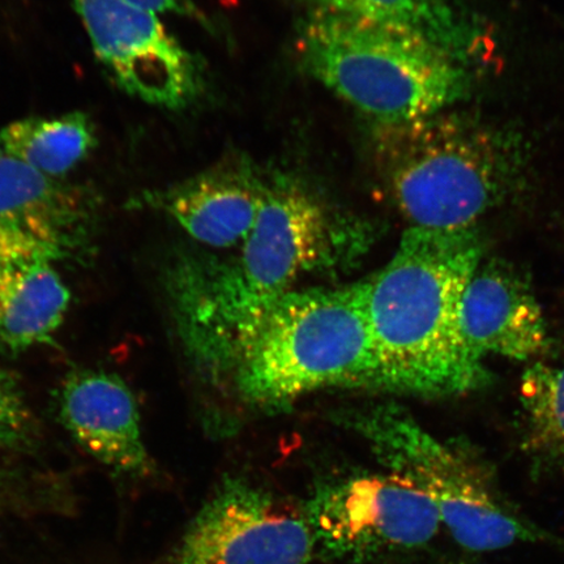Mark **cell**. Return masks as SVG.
<instances>
[{
	"mask_svg": "<svg viewBox=\"0 0 564 564\" xmlns=\"http://www.w3.org/2000/svg\"><path fill=\"white\" fill-rule=\"evenodd\" d=\"M232 376L246 403L260 408L292 404L329 387L370 388L366 281L284 295L260 324Z\"/></svg>",
	"mask_w": 564,
	"mask_h": 564,
	"instance_id": "obj_5",
	"label": "cell"
},
{
	"mask_svg": "<svg viewBox=\"0 0 564 564\" xmlns=\"http://www.w3.org/2000/svg\"><path fill=\"white\" fill-rule=\"evenodd\" d=\"M102 215L94 186L0 159V249L42 252L56 263L87 262Z\"/></svg>",
	"mask_w": 564,
	"mask_h": 564,
	"instance_id": "obj_10",
	"label": "cell"
},
{
	"mask_svg": "<svg viewBox=\"0 0 564 564\" xmlns=\"http://www.w3.org/2000/svg\"><path fill=\"white\" fill-rule=\"evenodd\" d=\"M368 231L338 216L300 180L264 182L262 206L241 251L227 259L183 258L165 286L187 356L210 377L235 371L272 307L307 273L351 262Z\"/></svg>",
	"mask_w": 564,
	"mask_h": 564,
	"instance_id": "obj_1",
	"label": "cell"
},
{
	"mask_svg": "<svg viewBox=\"0 0 564 564\" xmlns=\"http://www.w3.org/2000/svg\"><path fill=\"white\" fill-rule=\"evenodd\" d=\"M376 150L388 192L412 227H476L525 178L527 152L518 135L444 111L378 126Z\"/></svg>",
	"mask_w": 564,
	"mask_h": 564,
	"instance_id": "obj_3",
	"label": "cell"
},
{
	"mask_svg": "<svg viewBox=\"0 0 564 564\" xmlns=\"http://www.w3.org/2000/svg\"><path fill=\"white\" fill-rule=\"evenodd\" d=\"M264 182L249 165L227 164L165 188L147 189L131 204L171 217L197 242L229 249L241 245L256 225Z\"/></svg>",
	"mask_w": 564,
	"mask_h": 564,
	"instance_id": "obj_12",
	"label": "cell"
},
{
	"mask_svg": "<svg viewBox=\"0 0 564 564\" xmlns=\"http://www.w3.org/2000/svg\"><path fill=\"white\" fill-rule=\"evenodd\" d=\"M312 10L338 13L420 35L457 61L478 53L479 33L446 0H308Z\"/></svg>",
	"mask_w": 564,
	"mask_h": 564,
	"instance_id": "obj_15",
	"label": "cell"
},
{
	"mask_svg": "<svg viewBox=\"0 0 564 564\" xmlns=\"http://www.w3.org/2000/svg\"><path fill=\"white\" fill-rule=\"evenodd\" d=\"M32 435L30 409L15 382L0 369V449H21Z\"/></svg>",
	"mask_w": 564,
	"mask_h": 564,
	"instance_id": "obj_18",
	"label": "cell"
},
{
	"mask_svg": "<svg viewBox=\"0 0 564 564\" xmlns=\"http://www.w3.org/2000/svg\"><path fill=\"white\" fill-rule=\"evenodd\" d=\"M97 145L96 126L86 112L26 118L0 127V159L66 178Z\"/></svg>",
	"mask_w": 564,
	"mask_h": 564,
	"instance_id": "obj_16",
	"label": "cell"
},
{
	"mask_svg": "<svg viewBox=\"0 0 564 564\" xmlns=\"http://www.w3.org/2000/svg\"><path fill=\"white\" fill-rule=\"evenodd\" d=\"M59 419L73 438L116 474L139 477L152 469L135 397L117 373L70 372L62 383Z\"/></svg>",
	"mask_w": 564,
	"mask_h": 564,
	"instance_id": "obj_11",
	"label": "cell"
},
{
	"mask_svg": "<svg viewBox=\"0 0 564 564\" xmlns=\"http://www.w3.org/2000/svg\"><path fill=\"white\" fill-rule=\"evenodd\" d=\"M315 544L306 513L228 478L188 525L172 564H312Z\"/></svg>",
	"mask_w": 564,
	"mask_h": 564,
	"instance_id": "obj_8",
	"label": "cell"
},
{
	"mask_svg": "<svg viewBox=\"0 0 564 564\" xmlns=\"http://www.w3.org/2000/svg\"><path fill=\"white\" fill-rule=\"evenodd\" d=\"M55 260L31 250L0 249V345L21 352L51 343L70 294Z\"/></svg>",
	"mask_w": 564,
	"mask_h": 564,
	"instance_id": "obj_14",
	"label": "cell"
},
{
	"mask_svg": "<svg viewBox=\"0 0 564 564\" xmlns=\"http://www.w3.org/2000/svg\"><path fill=\"white\" fill-rule=\"evenodd\" d=\"M127 2L154 13H174V15L194 19L200 21L202 24H208V19L204 17V13L193 0H127Z\"/></svg>",
	"mask_w": 564,
	"mask_h": 564,
	"instance_id": "obj_19",
	"label": "cell"
},
{
	"mask_svg": "<svg viewBox=\"0 0 564 564\" xmlns=\"http://www.w3.org/2000/svg\"><path fill=\"white\" fill-rule=\"evenodd\" d=\"M316 544L340 558L426 545L442 519L425 492L394 475H369L323 486L306 506Z\"/></svg>",
	"mask_w": 564,
	"mask_h": 564,
	"instance_id": "obj_7",
	"label": "cell"
},
{
	"mask_svg": "<svg viewBox=\"0 0 564 564\" xmlns=\"http://www.w3.org/2000/svg\"><path fill=\"white\" fill-rule=\"evenodd\" d=\"M95 54L126 94L171 110L203 87L199 62L158 18L127 0H73Z\"/></svg>",
	"mask_w": 564,
	"mask_h": 564,
	"instance_id": "obj_9",
	"label": "cell"
},
{
	"mask_svg": "<svg viewBox=\"0 0 564 564\" xmlns=\"http://www.w3.org/2000/svg\"><path fill=\"white\" fill-rule=\"evenodd\" d=\"M369 444L391 475L433 500L442 524L471 552H497L523 542H556L506 502L488 470L447 442L436 440L403 406L347 409L337 417Z\"/></svg>",
	"mask_w": 564,
	"mask_h": 564,
	"instance_id": "obj_6",
	"label": "cell"
},
{
	"mask_svg": "<svg viewBox=\"0 0 564 564\" xmlns=\"http://www.w3.org/2000/svg\"><path fill=\"white\" fill-rule=\"evenodd\" d=\"M476 227H411L382 271L366 281L372 348L370 388L422 398L457 397L490 383L465 341L460 305L481 262Z\"/></svg>",
	"mask_w": 564,
	"mask_h": 564,
	"instance_id": "obj_2",
	"label": "cell"
},
{
	"mask_svg": "<svg viewBox=\"0 0 564 564\" xmlns=\"http://www.w3.org/2000/svg\"><path fill=\"white\" fill-rule=\"evenodd\" d=\"M297 52L306 73L378 126L438 115L467 95L462 62L420 35L312 10Z\"/></svg>",
	"mask_w": 564,
	"mask_h": 564,
	"instance_id": "obj_4",
	"label": "cell"
},
{
	"mask_svg": "<svg viewBox=\"0 0 564 564\" xmlns=\"http://www.w3.org/2000/svg\"><path fill=\"white\" fill-rule=\"evenodd\" d=\"M520 398L528 453L550 467L564 468V366L533 365L521 379Z\"/></svg>",
	"mask_w": 564,
	"mask_h": 564,
	"instance_id": "obj_17",
	"label": "cell"
},
{
	"mask_svg": "<svg viewBox=\"0 0 564 564\" xmlns=\"http://www.w3.org/2000/svg\"><path fill=\"white\" fill-rule=\"evenodd\" d=\"M460 324L465 341L481 357L492 352L528 361L550 349L531 286L503 263L478 265L463 294Z\"/></svg>",
	"mask_w": 564,
	"mask_h": 564,
	"instance_id": "obj_13",
	"label": "cell"
}]
</instances>
